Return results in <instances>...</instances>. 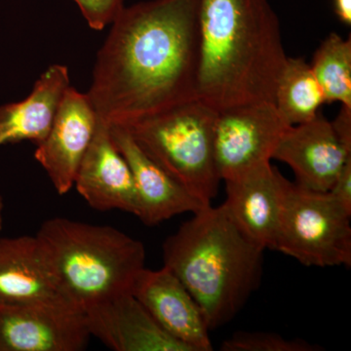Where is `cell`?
<instances>
[{
  "mask_svg": "<svg viewBox=\"0 0 351 351\" xmlns=\"http://www.w3.org/2000/svg\"><path fill=\"white\" fill-rule=\"evenodd\" d=\"M199 0L125 7L97 55L88 92L98 119L132 122L197 99Z\"/></svg>",
  "mask_w": 351,
  "mask_h": 351,
  "instance_id": "6da1fadb",
  "label": "cell"
},
{
  "mask_svg": "<svg viewBox=\"0 0 351 351\" xmlns=\"http://www.w3.org/2000/svg\"><path fill=\"white\" fill-rule=\"evenodd\" d=\"M197 99L215 112L274 103L286 61L269 0H199Z\"/></svg>",
  "mask_w": 351,
  "mask_h": 351,
  "instance_id": "7a4b0ae2",
  "label": "cell"
},
{
  "mask_svg": "<svg viewBox=\"0 0 351 351\" xmlns=\"http://www.w3.org/2000/svg\"><path fill=\"white\" fill-rule=\"evenodd\" d=\"M263 251L235 225L225 205H210L165 240L164 267L199 304L211 331L232 321L260 286Z\"/></svg>",
  "mask_w": 351,
  "mask_h": 351,
  "instance_id": "3957f363",
  "label": "cell"
},
{
  "mask_svg": "<svg viewBox=\"0 0 351 351\" xmlns=\"http://www.w3.org/2000/svg\"><path fill=\"white\" fill-rule=\"evenodd\" d=\"M36 237L62 294L82 308L131 292L145 267L144 244L112 226L54 218Z\"/></svg>",
  "mask_w": 351,
  "mask_h": 351,
  "instance_id": "277c9868",
  "label": "cell"
},
{
  "mask_svg": "<svg viewBox=\"0 0 351 351\" xmlns=\"http://www.w3.org/2000/svg\"><path fill=\"white\" fill-rule=\"evenodd\" d=\"M216 117L213 108L196 99L121 126L191 195L211 205L221 181L215 157Z\"/></svg>",
  "mask_w": 351,
  "mask_h": 351,
  "instance_id": "5b68a950",
  "label": "cell"
},
{
  "mask_svg": "<svg viewBox=\"0 0 351 351\" xmlns=\"http://www.w3.org/2000/svg\"><path fill=\"white\" fill-rule=\"evenodd\" d=\"M351 215L329 193L286 179L274 251L306 267L351 265Z\"/></svg>",
  "mask_w": 351,
  "mask_h": 351,
  "instance_id": "8992f818",
  "label": "cell"
},
{
  "mask_svg": "<svg viewBox=\"0 0 351 351\" xmlns=\"http://www.w3.org/2000/svg\"><path fill=\"white\" fill-rule=\"evenodd\" d=\"M288 126L269 101L217 112L214 147L221 181L269 162Z\"/></svg>",
  "mask_w": 351,
  "mask_h": 351,
  "instance_id": "52a82bcc",
  "label": "cell"
},
{
  "mask_svg": "<svg viewBox=\"0 0 351 351\" xmlns=\"http://www.w3.org/2000/svg\"><path fill=\"white\" fill-rule=\"evenodd\" d=\"M90 338L84 311L68 300L0 304V351H80Z\"/></svg>",
  "mask_w": 351,
  "mask_h": 351,
  "instance_id": "ba28073f",
  "label": "cell"
},
{
  "mask_svg": "<svg viewBox=\"0 0 351 351\" xmlns=\"http://www.w3.org/2000/svg\"><path fill=\"white\" fill-rule=\"evenodd\" d=\"M97 123L98 117L88 95L69 86L47 136L34 154L60 195L68 193L75 184Z\"/></svg>",
  "mask_w": 351,
  "mask_h": 351,
  "instance_id": "9c48e42d",
  "label": "cell"
},
{
  "mask_svg": "<svg viewBox=\"0 0 351 351\" xmlns=\"http://www.w3.org/2000/svg\"><path fill=\"white\" fill-rule=\"evenodd\" d=\"M131 293L164 331L191 351L213 350L202 309L167 267H144L136 277Z\"/></svg>",
  "mask_w": 351,
  "mask_h": 351,
  "instance_id": "30bf717a",
  "label": "cell"
},
{
  "mask_svg": "<svg viewBox=\"0 0 351 351\" xmlns=\"http://www.w3.org/2000/svg\"><path fill=\"white\" fill-rule=\"evenodd\" d=\"M286 178L265 162L223 181L225 205L235 225L263 250L276 247Z\"/></svg>",
  "mask_w": 351,
  "mask_h": 351,
  "instance_id": "8fae6325",
  "label": "cell"
},
{
  "mask_svg": "<svg viewBox=\"0 0 351 351\" xmlns=\"http://www.w3.org/2000/svg\"><path fill=\"white\" fill-rule=\"evenodd\" d=\"M350 157L351 151L341 144L331 121L318 114L311 121L288 126L272 159L289 165L295 184L328 193Z\"/></svg>",
  "mask_w": 351,
  "mask_h": 351,
  "instance_id": "7c38bea8",
  "label": "cell"
},
{
  "mask_svg": "<svg viewBox=\"0 0 351 351\" xmlns=\"http://www.w3.org/2000/svg\"><path fill=\"white\" fill-rule=\"evenodd\" d=\"M78 193L100 211L122 210L140 216V201L128 163L113 144L110 124L98 119L75 180Z\"/></svg>",
  "mask_w": 351,
  "mask_h": 351,
  "instance_id": "4fadbf2b",
  "label": "cell"
},
{
  "mask_svg": "<svg viewBox=\"0 0 351 351\" xmlns=\"http://www.w3.org/2000/svg\"><path fill=\"white\" fill-rule=\"evenodd\" d=\"M91 337L117 351H191L171 337L131 292L83 308Z\"/></svg>",
  "mask_w": 351,
  "mask_h": 351,
  "instance_id": "5bb4252c",
  "label": "cell"
},
{
  "mask_svg": "<svg viewBox=\"0 0 351 351\" xmlns=\"http://www.w3.org/2000/svg\"><path fill=\"white\" fill-rule=\"evenodd\" d=\"M113 144L128 163L140 201L138 219L147 226H156L184 213L210 206L189 193L174 178L138 147L125 127L110 124Z\"/></svg>",
  "mask_w": 351,
  "mask_h": 351,
  "instance_id": "9a60e30c",
  "label": "cell"
},
{
  "mask_svg": "<svg viewBox=\"0 0 351 351\" xmlns=\"http://www.w3.org/2000/svg\"><path fill=\"white\" fill-rule=\"evenodd\" d=\"M61 300L68 299L51 276L36 237H0V304Z\"/></svg>",
  "mask_w": 351,
  "mask_h": 351,
  "instance_id": "2e32d148",
  "label": "cell"
},
{
  "mask_svg": "<svg viewBox=\"0 0 351 351\" xmlns=\"http://www.w3.org/2000/svg\"><path fill=\"white\" fill-rule=\"evenodd\" d=\"M69 86L68 68L52 64L40 75L25 100L0 106V145L22 141L41 144Z\"/></svg>",
  "mask_w": 351,
  "mask_h": 351,
  "instance_id": "e0dca14e",
  "label": "cell"
},
{
  "mask_svg": "<svg viewBox=\"0 0 351 351\" xmlns=\"http://www.w3.org/2000/svg\"><path fill=\"white\" fill-rule=\"evenodd\" d=\"M274 104L288 125L311 121L326 104L311 64L302 58H287L277 80Z\"/></svg>",
  "mask_w": 351,
  "mask_h": 351,
  "instance_id": "ac0fdd59",
  "label": "cell"
},
{
  "mask_svg": "<svg viewBox=\"0 0 351 351\" xmlns=\"http://www.w3.org/2000/svg\"><path fill=\"white\" fill-rule=\"evenodd\" d=\"M324 92L326 104L351 108V40L332 32L314 54L311 64Z\"/></svg>",
  "mask_w": 351,
  "mask_h": 351,
  "instance_id": "d6986e66",
  "label": "cell"
},
{
  "mask_svg": "<svg viewBox=\"0 0 351 351\" xmlns=\"http://www.w3.org/2000/svg\"><path fill=\"white\" fill-rule=\"evenodd\" d=\"M321 346L300 339H286L276 332H237L221 346L223 351H318Z\"/></svg>",
  "mask_w": 351,
  "mask_h": 351,
  "instance_id": "ffe728a7",
  "label": "cell"
},
{
  "mask_svg": "<svg viewBox=\"0 0 351 351\" xmlns=\"http://www.w3.org/2000/svg\"><path fill=\"white\" fill-rule=\"evenodd\" d=\"M83 17L95 31H101L112 25L121 14L124 0H75Z\"/></svg>",
  "mask_w": 351,
  "mask_h": 351,
  "instance_id": "44dd1931",
  "label": "cell"
},
{
  "mask_svg": "<svg viewBox=\"0 0 351 351\" xmlns=\"http://www.w3.org/2000/svg\"><path fill=\"white\" fill-rule=\"evenodd\" d=\"M328 193L351 215V157L348 159Z\"/></svg>",
  "mask_w": 351,
  "mask_h": 351,
  "instance_id": "7402d4cb",
  "label": "cell"
},
{
  "mask_svg": "<svg viewBox=\"0 0 351 351\" xmlns=\"http://www.w3.org/2000/svg\"><path fill=\"white\" fill-rule=\"evenodd\" d=\"M331 123L341 144L351 151V108L341 106L338 117Z\"/></svg>",
  "mask_w": 351,
  "mask_h": 351,
  "instance_id": "603a6c76",
  "label": "cell"
},
{
  "mask_svg": "<svg viewBox=\"0 0 351 351\" xmlns=\"http://www.w3.org/2000/svg\"><path fill=\"white\" fill-rule=\"evenodd\" d=\"M334 11L343 24L351 25V0H334Z\"/></svg>",
  "mask_w": 351,
  "mask_h": 351,
  "instance_id": "cb8c5ba5",
  "label": "cell"
},
{
  "mask_svg": "<svg viewBox=\"0 0 351 351\" xmlns=\"http://www.w3.org/2000/svg\"><path fill=\"white\" fill-rule=\"evenodd\" d=\"M3 199H2V196L0 195V232H1L2 228H3Z\"/></svg>",
  "mask_w": 351,
  "mask_h": 351,
  "instance_id": "d4e9b609",
  "label": "cell"
}]
</instances>
